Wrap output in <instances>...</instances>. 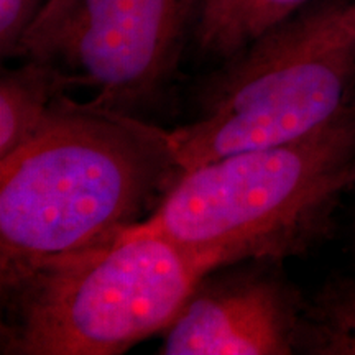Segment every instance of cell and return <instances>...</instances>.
<instances>
[{
  "mask_svg": "<svg viewBox=\"0 0 355 355\" xmlns=\"http://www.w3.org/2000/svg\"><path fill=\"white\" fill-rule=\"evenodd\" d=\"M180 176L168 130L66 97L0 159V283L114 241L152 214Z\"/></svg>",
  "mask_w": 355,
  "mask_h": 355,
  "instance_id": "6da1fadb",
  "label": "cell"
},
{
  "mask_svg": "<svg viewBox=\"0 0 355 355\" xmlns=\"http://www.w3.org/2000/svg\"><path fill=\"white\" fill-rule=\"evenodd\" d=\"M355 189V101L318 130L211 159L178 178L127 234L158 235L206 268L279 261L321 242Z\"/></svg>",
  "mask_w": 355,
  "mask_h": 355,
  "instance_id": "7a4b0ae2",
  "label": "cell"
},
{
  "mask_svg": "<svg viewBox=\"0 0 355 355\" xmlns=\"http://www.w3.org/2000/svg\"><path fill=\"white\" fill-rule=\"evenodd\" d=\"M355 101V0H313L219 63L193 122L168 130L181 175L326 125Z\"/></svg>",
  "mask_w": 355,
  "mask_h": 355,
  "instance_id": "3957f363",
  "label": "cell"
},
{
  "mask_svg": "<svg viewBox=\"0 0 355 355\" xmlns=\"http://www.w3.org/2000/svg\"><path fill=\"white\" fill-rule=\"evenodd\" d=\"M201 260L158 235L51 257L0 283L3 355H119L170 326Z\"/></svg>",
  "mask_w": 355,
  "mask_h": 355,
  "instance_id": "277c9868",
  "label": "cell"
},
{
  "mask_svg": "<svg viewBox=\"0 0 355 355\" xmlns=\"http://www.w3.org/2000/svg\"><path fill=\"white\" fill-rule=\"evenodd\" d=\"M204 0H50L20 42L19 60L46 61L132 114L152 105L193 44Z\"/></svg>",
  "mask_w": 355,
  "mask_h": 355,
  "instance_id": "5b68a950",
  "label": "cell"
},
{
  "mask_svg": "<svg viewBox=\"0 0 355 355\" xmlns=\"http://www.w3.org/2000/svg\"><path fill=\"white\" fill-rule=\"evenodd\" d=\"M252 260L204 273L170 326L162 355H290L298 352L304 301L278 270Z\"/></svg>",
  "mask_w": 355,
  "mask_h": 355,
  "instance_id": "8992f818",
  "label": "cell"
},
{
  "mask_svg": "<svg viewBox=\"0 0 355 355\" xmlns=\"http://www.w3.org/2000/svg\"><path fill=\"white\" fill-rule=\"evenodd\" d=\"M81 83L46 61L21 60L0 76V159L37 135L68 91Z\"/></svg>",
  "mask_w": 355,
  "mask_h": 355,
  "instance_id": "52a82bcc",
  "label": "cell"
},
{
  "mask_svg": "<svg viewBox=\"0 0 355 355\" xmlns=\"http://www.w3.org/2000/svg\"><path fill=\"white\" fill-rule=\"evenodd\" d=\"M313 0H204L193 46L206 60H229Z\"/></svg>",
  "mask_w": 355,
  "mask_h": 355,
  "instance_id": "ba28073f",
  "label": "cell"
},
{
  "mask_svg": "<svg viewBox=\"0 0 355 355\" xmlns=\"http://www.w3.org/2000/svg\"><path fill=\"white\" fill-rule=\"evenodd\" d=\"M298 352L355 355V277L332 278L304 301Z\"/></svg>",
  "mask_w": 355,
  "mask_h": 355,
  "instance_id": "9c48e42d",
  "label": "cell"
},
{
  "mask_svg": "<svg viewBox=\"0 0 355 355\" xmlns=\"http://www.w3.org/2000/svg\"><path fill=\"white\" fill-rule=\"evenodd\" d=\"M50 0H0V55L17 56L20 42Z\"/></svg>",
  "mask_w": 355,
  "mask_h": 355,
  "instance_id": "30bf717a",
  "label": "cell"
}]
</instances>
